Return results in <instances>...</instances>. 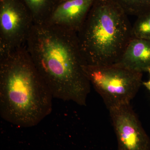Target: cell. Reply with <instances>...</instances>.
Listing matches in <instances>:
<instances>
[{
  "label": "cell",
  "instance_id": "1",
  "mask_svg": "<svg viewBox=\"0 0 150 150\" xmlns=\"http://www.w3.org/2000/svg\"><path fill=\"white\" fill-rule=\"evenodd\" d=\"M25 46L54 98L86 106L91 85L77 33L48 23L34 24Z\"/></svg>",
  "mask_w": 150,
  "mask_h": 150
},
{
  "label": "cell",
  "instance_id": "2",
  "mask_svg": "<svg viewBox=\"0 0 150 150\" xmlns=\"http://www.w3.org/2000/svg\"><path fill=\"white\" fill-rule=\"evenodd\" d=\"M53 98L25 46L0 56V114L5 121L23 128L37 126L51 114Z\"/></svg>",
  "mask_w": 150,
  "mask_h": 150
},
{
  "label": "cell",
  "instance_id": "3",
  "mask_svg": "<svg viewBox=\"0 0 150 150\" xmlns=\"http://www.w3.org/2000/svg\"><path fill=\"white\" fill-rule=\"evenodd\" d=\"M128 15L112 0H96L77 33L87 64H116L132 38Z\"/></svg>",
  "mask_w": 150,
  "mask_h": 150
},
{
  "label": "cell",
  "instance_id": "4",
  "mask_svg": "<svg viewBox=\"0 0 150 150\" xmlns=\"http://www.w3.org/2000/svg\"><path fill=\"white\" fill-rule=\"evenodd\" d=\"M85 71L91 86L101 97L108 109L131 103L143 84V73L116 64H86Z\"/></svg>",
  "mask_w": 150,
  "mask_h": 150
},
{
  "label": "cell",
  "instance_id": "5",
  "mask_svg": "<svg viewBox=\"0 0 150 150\" xmlns=\"http://www.w3.org/2000/svg\"><path fill=\"white\" fill-rule=\"evenodd\" d=\"M34 24L21 0H0V56L25 46Z\"/></svg>",
  "mask_w": 150,
  "mask_h": 150
},
{
  "label": "cell",
  "instance_id": "6",
  "mask_svg": "<svg viewBox=\"0 0 150 150\" xmlns=\"http://www.w3.org/2000/svg\"><path fill=\"white\" fill-rule=\"evenodd\" d=\"M118 150H150V139L131 103L108 109Z\"/></svg>",
  "mask_w": 150,
  "mask_h": 150
},
{
  "label": "cell",
  "instance_id": "7",
  "mask_svg": "<svg viewBox=\"0 0 150 150\" xmlns=\"http://www.w3.org/2000/svg\"><path fill=\"white\" fill-rule=\"evenodd\" d=\"M96 0H62L46 23L77 33Z\"/></svg>",
  "mask_w": 150,
  "mask_h": 150
},
{
  "label": "cell",
  "instance_id": "8",
  "mask_svg": "<svg viewBox=\"0 0 150 150\" xmlns=\"http://www.w3.org/2000/svg\"><path fill=\"white\" fill-rule=\"evenodd\" d=\"M115 64L138 72H148L150 69V40L132 38Z\"/></svg>",
  "mask_w": 150,
  "mask_h": 150
},
{
  "label": "cell",
  "instance_id": "9",
  "mask_svg": "<svg viewBox=\"0 0 150 150\" xmlns=\"http://www.w3.org/2000/svg\"><path fill=\"white\" fill-rule=\"evenodd\" d=\"M32 16L34 24L46 23L59 0H21Z\"/></svg>",
  "mask_w": 150,
  "mask_h": 150
},
{
  "label": "cell",
  "instance_id": "10",
  "mask_svg": "<svg viewBox=\"0 0 150 150\" xmlns=\"http://www.w3.org/2000/svg\"><path fill=\"white\" fill-rule=\"evenodd\" d=\"M129 15L137 17L150 11V0H112Z\"/></svg>",
  "mask_w": 150,
  "mask_h": 150
},
{
  "label": "cell",
  "instance_id": "11",
  "mask_svg": "<svg viewBox=\"0 0 150 150\" xmlns=\"http://www.w3.org/2000/svg\"><path fill=\"white\" fill-rule=\"evenodd\" d=\"M132 38L150 40V11L137 17L132 25Z\"/></svg>",
  "mask_w": 150,
  "mask_h": 150
},
{
  "label": "cell",
  "instance_id": "12",
  "mask_svg": "<svg viewBox=\"0 0 150 150\" xmlns=\"http://www.w3.org/2000/svg\"><path fill=\"white\" fill-rule=\"evenodd\" d=\"M148 72L149 73V80L148 81H146L143 82V84H142L150 92V69L149 70Z\"/></svg>",
  "mask_w": 150,
  "mask_h": 150
},
{
  "label": "cell",
  "instance_id": "13",
  "mask_svg": "<svg viewBox=\"0 0 150 150\" xmlns=\"http://www.w3.org/2000/svg\"><path fill=\"white\" fill-rule=\"evenodd\" d=\"M59 1H62V0H59Z\"/></svg>",
  "mask_w": 150,
  "mask_h": 150
}]
</instances>
